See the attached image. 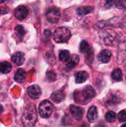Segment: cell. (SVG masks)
Masks as SVG:
<instances>
[{
	"mask_svg": "<svg viewBox=\"0 0 126 127\" xmlns=\"http://www.w3.org/2000/svg\"><path fill=\"white\" fill-rule=\"evenodd\" d=\"M37 121V112L34 105H28L22 115V122L24 127H33Z\"/></svg>",
	"mask_w": 126,
	"mask_h": 127,
	"instance_id": "obj_1",
	"label": "cell"
},
{
	"mask_svg": "<svg viewBox=\"0 0 126 127\" xmlns=\"http://www.w3.org/2000/svg\"><path fill=\"white\" fill-rule=\"evenodd\" d=\"M79 57L77 55L74 54L70 58V60L68 61V63L66 64V67L68 69H72V68H74L79 63Z\"/></svg>",
	"mask_w": 126,
	"mask_h": 127,
	"instance_id": "obj_18",
	"label": "cell"
},
{
	"mask_svg": "<svg viewBox=\"0 0 126 127\" xmlns=\"http://www.w3.org/2000/svg\"><path fill=\"white\" fill-rule=\"evenodd\" d=\"M114 4V0H105V6L106 8H110Z\"/></svg>",
	"mask_w": 126,
	"mask_h": 127,
	"instance_id": "obj_28",
	"label": "cell"
},
{
	"mask_svg": "<svg viewBox=\"0 0 126 127\" xmlns=\"http://www.w3.org/2000/svg\"><path fill=\"white\" fill-rule=\"evenodd\" d=\"M28 96L32 99H38L42 95L41 88L37 85H32L27 89Z\"/></svg>",
	"mask_w": 126,
	"mask_h": 127,
	"instance_id": "obj_6",
	"label": "cell"
},
{
	"mask_svg": "<svg viewBox=\"0 0 126 127\" xmlns=\"http://www.w3.org/2000/svg\"><path fill=\"white\" fill-rule=\"evenodd\" d=\"M28 9L24 5H20L17 7L14 11V16L15 17L19 20H23L25 19L27 15H28Z\"/></svg>",
	"mask_w": 126,
	"mask_h": 127,
	"instance_id": "obj_7",
	"label": "cell"
},
{
	"mask_svg": "<svg viewBox=\"0 0 126 127\" xmlns=\"http://www.w3.org/2000/svg\"><path fill=\"white\" fill-rule=\"evenodd\" d=\"M79 50L82 54H85L88 55H92L93 51L90 45L86 41H82L79 45Z\"/></svg>",
	"mask_w": 126,
	"mask_h": 127,
	"instance_id": "obj_13",
	"label": "cell"
},
{
	"mask_svg": "<svg viewBox=\"0 0 126 127\" xmlns=\"http://www.w3.org/2000/svg\"><path fill=\"white\" fill-rule=\"evenodd\" d=\"M121 127H126V124H125L122 125V126H121Z\"/></svg>",
	"mask_w": 126,
	"mask_h": 127,
	"instance_id": "obj_31",
	"label": "cell"
},
{
	"mask_svg": "<svg viewBox=\"0 0 126 127\" xmlns=\"http://www.w3.org/2000/svg\"><path fill=\"white\" fill-rule=\"evenodd\" d=\"M115 5L119 9H126V0H115Z\"/></svg>",
	"mask_w": 126,
	"mask_h": 127,
	"instance_id": "obj_24",
	"label": "cell"
},
{
	"mask_svg": "<svg viewBox=\"0 0 126 127\" xmlns=\"http://www.w3.org/2000/svg\"><path fill=\"white\" fill-rule=\"evenodd\" d=\"M15 31L17 33V35L19 36H24L25 33V28L22 25H18L15 28Z\"/></svg>",
	"mask_w": 126,
	"mask_h": 127,
	"instance_id": "obj_26",
	"label": "cell"
},
{
	"mask_svg": "<svg viewBox=\"0 0 126 127\" xmlns=\"http://www.w3.org/2000/svg\"><path fill=\"white\" fill-rule=\"evenodd\" d=\"M46 59L48 63H49L50 64H55L56 63V57L54 54L51 51V52H48L46 54Z\"/></svg>",
	"mask_w": 126,
	"mask_h": 127,
	"instance_id": "obj_23",
	"label": "cell"
},
{
	"mask_svg": "<svg viewBox=\"0 0 126 127\" xmlns=\"http://www.w3.org/2000/svg\"><path fill=\"white\" fill-rule=\"evenodd\" d=\"M26 79V72L24 69H19L14 76V80L19 83H22L25 81Z\"/></svg>",
	"mask_w": 126,
	"mask_h": 127,
	"instance_id": "obj_15",
	"label": "cell"
},
{
	"mask_svg": "<svg viewBox=\"0 0 126 127\" xmlns=\"http://www.w3.org/2000/svg\"><path fill=\"white\" fill-rule=\"evenodd\" d=\"M111 77L114 80L120 82L123 80V72L120 68H116L112 71Z\"/></svg>",
	"mask_w": 126,
	"mask_h": 127,
	"instance_id": "obj_20",
	"label": "cell"
},
{
	"mask_svg": "<svg viewBox=\"0 0 126 127\" xmlns=\"http://www.w3.org/2000/svg\"><path fill=\"white\" fill-rule=\"evenodd\" d=\"M53 39L57 43L67 42L71 36V31L65 27H60L56 28L53 34Z\"/></svg>",
	"mask_w": 126,
	"mask_h": 127,
	"instance_id": "obj_2",
	"label": "cell"
},
{
	"mask_svg": "<svg viewBox=\"0 0 126 127\" xmlns=\"http://www.w3.org/2000/svg\"><path fill=\"white\" fill-rule=\"evenodd\" d=\"M53 104L48 100H43L39 106V113L42 118H48L53 112Z\"/></svg>",
	"mask_w": 126,
	"mask_h": 127,
	"instance_id": "obj_4",
	"label": "cell"
},
{
	"mask_svg": "<svg viewBox=\"0 0 126 127\" xmlns=\"http://www.w3.org/2000/svg\"><path fill=\"white\" fill-rule=\"evenodd\" d=\"M82 97L85 100V101L91 100L92 98H94L96 95V92L94 89V88L91 86H87L85 87L82 90Z\"/></svg>",
	"mask_w": 126,
	"mask_h": 127,
	"instance_id": "obj_8",
	"label": "cell"
},
{
	"mask_svg": "<svg viewBox=\"0 0 126 127\" xmlns=\"http://www.w3.org/2000/svg\"><path fill=\"white\" fill-rule=\"evenodd\" d=\"M116 118H117L116 113L113 111H109L105 114V120L109 123L114 122L116 120Z\"/></svg>",
	"mask_w": 126,
	"mask_h": 127,
	"instance_id": "obj_22",
	"label": "cell"
},
{
	"mask_svg": "<svg viewBox=\"0 0 126 127\" xmlns=\"http://www.w3.org/2000/svg\"><path fill=\"white\" fill-rule=\"evenodd\" d=\"M12 69V65L9 62L3 61L0 63V72L2 74H8Z\"/></svg>",
	"mask_w": 126,
	"mask_h": 127,
	"instance_id": "obj_19",
	"label": "cell"
},
{
	"mask_svg": "<svg viewBox=\"0 0 126 127\" xmlns=\"http://www.w3.org/2000/svg\"><path fill=\"white\" fill-rule=\"evenodd\" d=\"M51 99L53 102L55 103H60L62 101H63L65 100V95L64 92H60V91H57V92H54L52 95H51Z\"/></svg>",
	"mask_w": 126,
	"mask_h": 127,
	"instance_id": "obj_16",
	"label": "cell"
},
{
	"mask_svg": "<svg viewBox=\"0 0 126 127\" xmlns=\"http://www.w3.org/2000/svg\"><path fill=\"white\" fill-rule=\"evenodd\" d=\"M100 37L101 41L106 45H113L117 39V34L111 30H105L100 33Z\"/></svg>",
	"mask_w": 126,
	"mask_h": 127,
	"instance_id": "obj_3",
	"label": "cell"
},
{
	"mask_svg": "<svg viewBox=\"0 0 126 127\" xmlns=\"http://www.w3.org/2000/svg\"><path fill=\"white\" fill-rule=\"evenodd\" d=\"M59 58L60 60V61L65 63L68 62L70 58H71V55H70V52L67 50H62L59 51Z\"/></svg>",
	"mask_w": 126,
	"mask_h": 127,
	"instance_id": "obj_21",
	"label": "cell"
},
{
	"mask_svg": "<svg viewBox=\"0 0 126 127\" xmlns=\"http://www.w3.org/2000/svg\"><path fill=\"white\" fill-rule=\"evenodd\" d=\"M3 110H4V109H3V106H2L1 105H0V114H1V113H2Z\"/></svg>",
	"mask_w": 126,
	"mask_h": 127,
	"instance_id": "obj_29",
	"label": "cell"
},
{
	"mask_svg": "<svg viewBox=\"0 0 126 127\" xmlns=\"http://www.w3.org/2000/svg\"><path fill=\"white\" fill-rule=\"evenodd\" d=\"M117 116H118V120L120 122H126V112L125 110L120 112Z\"/></svg>",
	"mask_w": 126,
	"mask_h": 127,
	"instance_id": "obj_27",
	"label": "cell"
},
{
	"mask_svg": "<svg viewBox=\"0 0 126 127\" xmlns=\"http://www.w3.org/2000/svg\"><path fill=\"white\" fill-rule=\"evenodd\" d=\"M111 58V53L108 50H102L97 56V59L99 61L103 63H108L110 62Z\"/></svg>",
	"mask_w": 126,
	"mask_h": 127,
	"instance_id": "obj_10",
	"label": "cell"
},
{
	"mask_svg": "<svg viewBox=\"0 0 126 127\" xmlns=\"http://www.w3.org/2000/svg\"><path fill=\"white\" fill-rule=\"evenodd\" d=\"M46 17L48 20L51 23H57L61 17L60 10L59 8L53 7L49 8L46 12Z\"/></svg>",
	"mask_w": 126,
	"mask_h": 127,
	"instance_id": "obj_5",
	"label": "cell"
},
{
	"mask_svg": "<svg viewBox=\"0 0 126 127\" xmlns=\"http://www.w3.org/2000/svg\"><path fill=\"white\" fill-rule=\"evenodd\" d=\"M11 60L16 65H21L25 62V54L22 52L18 51L13 54V56L11 57Z\"/></svg>",
	"mask_w": 126,
	"mask_h": 127,
	"instance_id": "obj_11",
	"label": "cell"
},
{
	"mask_svg": "<svg viewBox=\"0 0 126 127\" xmlns=\"http://www.w3.org/2000/svg\"><path fill=\"white\" fill-rule=\"evenodd\" d=\"M70 112L72 116L76 120H81L83 115V109L80 107H78L74 105H71L70 106Z\"/></svg>",
	"mask_w": 126,
	"mask_h": 127,
	"instance_id": "obj_9",
	"label": "cell"
},
{
	"mask_svg": "<svg viewBox=\"0 0 126 127\" xmlns=\"http://www.w3.org/2000/svg\"><path fill=\"white\" fill-rule=\"evenodd\" d=\"M98 118V112H97V109L96 106H91L88 112V115H87V118L88 121L91 123H93L94 121H96V120Z\"/></svg>",
	"mask_w": 126,
	"mask_h": 127,
	"instance_id": "obj_12",
	"label": "cell"
},
{
	"mask_svg": "<svg viewBox=\"0 0 126 127\" xmlns=\"http://www.w3.org/2000/svg\"><path fill=\"white\" fill-rule=\"evenodd\" d=\"M46 77H47L48 80L49 81H50V82L54 81V80H56V73H55L54 71H48L47 74H46Z\"/></svg>",
	"mask_w": 126,
	"mask_h": 127,
	"instance_id": "obj_25",
	"label": "cell"
},
{
	"mask_svg": "<svg viewBox=\"0 0 126 127\" xmlns=\"http://www.w3.org/2000/svg\"><path fill=\"white\" fill-rule=\"evenodd\" d=\"M88 78V74L87 71H78L75 74V80L76 83H83Z\"/></svg>",
	"mask_w": 126,
	"mask_h": 127,
	"instance_id": "obj_14",
	"label": "cell"
},
{
	"mask_svg": "<svg viewBox=\"0 0 126 127\" xmlns=\"http://www.w3.org/2000/svg\"><path fill=\"white\" fill-rule=\"evenodd\" d=\"M7 0H0V4H2V3H4V2H5Z\"/></svg>",
	"mask_w": 126,
	"mask_h": 127,
	"instance_id": "obj_30",
	"label": "cell"
},
{
	"mask_svg": "<svg viewBox=\"0 0 126 127\" xmlns=\"http://www.w3.org/2000/svg\"><path fill=\"white\" fill-rule=\"evenodd\" d=\"M94 10V7L91 6H85V7H80L76 10V13L79 16H85L90 13H92Z\"/></svg>",
	"mask_w": 126,
	"mask_h": 127,
	"instance_id": "obj_17",
	"label": "cell"
}]
</instances>
